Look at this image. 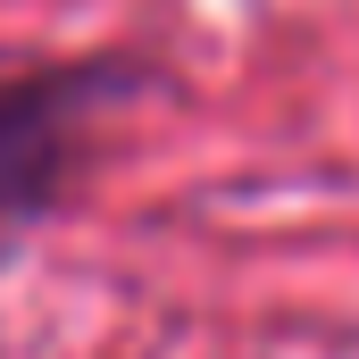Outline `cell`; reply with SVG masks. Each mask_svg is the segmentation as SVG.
<instances>
[{
	"label": "cell",
	"mask_w": 359,
	"mask_h": 359,
	"mask_svg": "<svg viewBox=\"0 0 359 359\" xmlns=\"http://www.w3.org/2000/svg\"><path fill=\"white\" fill-rule=\"evenodd\" d=\"M142 84L126 59H50L25 76H0V234L34 226L84 176V134L109 100Z\"/></svg>",
	"instance_id": "obj_1"
}]
</instances>
